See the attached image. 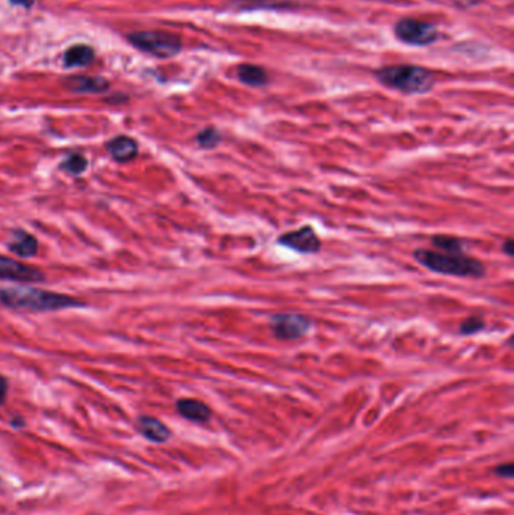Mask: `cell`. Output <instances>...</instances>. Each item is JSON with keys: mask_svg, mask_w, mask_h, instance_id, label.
Masks as SVG:
<instances>
[{"mask_svg": "<svg viewBox=\"0 0 514 515\" xmlns=\"http://www.w3.org/2000/svg\"><path fill=\"white\" fill-rule=\"evenodd\" d=\"M0 304L13 309L53 312L85 306L80 300L34 287H0Z\"/></svg>", "mask_w": 514, "mask_h": 515, "instance_id": "obj_1", "label": "cell"}, {"mask_svg": "<svg viewBox=\"0 0 514 515\" xmlns=\"http://www.w3.org/2000/svg\"><path fill=\"white\" fill-rule=\"evenodd\" d=\"M415 259L423 267L433 273L456 278H474L480 279L486 276V266L480 259L472 258L466 254H444L439 250L418 249L413 252Z\"/></svg>", "mask_w": 514, "mask_h": 515, "instance_id": "obj_2", "label": "cell"}, {"mask_svg": "<svg viewBox=\"0 0 514 515\" xmlns=\"http://www.w3.org/2000/svg\"><path fill=\"white\" fill-rule=\"evenodd\" d=\"M375 77L382 85L404 93H425L435 86V74L423 67L392 65L380 68Z\"/></svg>", "mask_w": 514, "mask_h": 515, "instance_id": "obj_3", "label": "cell"}, {"mask_svg": "<svg viewBox=\"0 0 514 515\" xmlns=\"http://www.w3.org/2000/svg\"><path fill=\"white\" fill-rule=\"evenodd\" d=\"M129 43L138 50L151 56L167 59L180 53L183 44L181 39L174 34L159 32V30H141L131 32L127 37Z\"/></svg>", "mask_w": 514, "mask_h": 515, "instance_id": "obj_4", "label": "cell"}, {"mask_svg": "<svg viewBox=\"0 0 514 515\" xmlns=\"http://www.w3.org/2000/svg\"><path fill=\"white\" fill-rule=\"evenodd\" d=\"M312 329V320L300 313H276L270 318V330L276 339L297 341Z\"/></svg>", "mask_w": 514, "mask_h": 515, "instance_id": "obj_5", "label": "cell"}, {"mask_svg": "<svg viewBox=\"0 0 514 515\" xmlns=\"http://www.w3.org/2000/svg\"><path fill=\"white\" fill-rule=\"evenodd\" d=\"M397 38L411 46H428L439 38L435 25L418 22L413 18H403L395 25Z\"/></svg>", "mask_w": 514, "mask_h": 515, "instance_id": "obj_6", "label": "cell"}, {"mask_svg": "<svg viewBox=\"0 0 514 515\" xmlns=\"http://www.w3.org/2000/svg\"><path fill=\"white\" fill-rule=\"evenodd\" d=\"M278 243L287 249H291L295 252H299V254H305V255L319 254L321 249V241L319 235L316 234V230H314V228L309 225L282 234L278 238Z\"/></svg>", "mask_w": 514, "mask_h": 515, "instance_id": "obj_7", "label": "cell"}, {"mask_svg": "<svg viewBox=\"0 0 514 515\" xmlns=\"http://www.w3.org/2000/svg\"><path fill=\"white\" fill-rule=\"evenodd\" d=\"M0 279L13 282H43L44 275L35 267L0 255Z\"/></svg>", "mask_w": 514, "mask_h": 515, "instance_id": "obj_8", "label": "cell"}, {"mask_svg": "<svg viewBox=\"0 0 514 515\" xmlns=\"http://www.w3.org/2000/svg\"><path fill=\"white\" fill-rule=\"evenodd\" d=\"M64 85L76 93H103L109 89L110 83L100 76H71Z\"/></svg>", "mask_w": 514, "mask_h": 515, "instance_id": "obj_9", "label": "cell"}, {"mask_svg": "<svg viewBox=\"0 0 514 515\" xmlns=\"http://www.w3.org/2000/svg\"><path fill=\"white\" fill-rule=\"evenodd\" d=\"M176 412L191 422L204 424L212 417V410L203 401L192 398H183L176 401Z\"/></svg>", "mask_w": 514, "mask_h": 515, "instance_id": "obj_10", "label": "cell"}, {"mask_svg": "<svg viewBox=\"0 0 514 515\" xmlns=\"http://www.w3.org/2000/svg\"><path fill=\"white\" fill-rule=\"evenodd\" d=\"M106 148L112 155V159L121 163H127L133 160L139 152L138 142L129 138V136H117V138L108 142Z\"/></svg>", "mask_w": 514, "mask_h": 515, "instance_id": "obj_11", "label": "cell"}, {"mask_svg": "<svg viewBox=\"0 0 514 515\" xmlns=\"http://www.w3.org/2000/svg\"><path fill=\"white\" fill-rule=\"evenodd\" d=\"M9 250L14 252L17 256L22 258H32L38 252V241L34 235H30L26 230L15 229L11 234V241H9Z\"/></svg>", "mask_w": 514, "mask_h": 515, "instance_id": "obj_12", "label": "cell"}, {"mask_svg": "<svg viewBox=\"0 0 514 515\" xmlns=\"http://www.w3.org/2000/svg\"><path fill=\"white\" fill-rule=\"evenodd\" d=\"M138 428L143 437H146L150 441H154V443H165V441H167L171 437V431L155 417L150 416L139 417Z\"/></svg>", "mask_w": 514, "mask_h": 515, "instance_id": "obj_13", "label": "cell"}, {"mask_svg": "<svg viewBox=\"0 0 514 515\" xmlns=\"http://www.w3.org/2000/svg\"><path fill=\"white\" fill-rule=\"evenodd\" d=\"M94 59H96V51L91 46L86 44H76L71 46L64 55L65 67L68 68H82L91 65Z\"/></svg>", "mask_w": 514, "mask_h": 515, "instance_id": "obj_14", "label": "cell"}, {"mask_svg": "<svg viewBox=\"0 0 514 515\" xmlns=\"http://www.w3.org/2000/svg\"><path fill=\"white\" fill-rule=\"evenodd\" d=\"M237 77L241 83L249 86H264L269 82V76L264 68L250 64L240 65L237 68Z\"/></svg>", "mask_w": 514, "mask_h": 515, "instance_id": "obj_15", "label": "cell"}, {"mask_svg": "<svg viewBox=\"0 0 514 515\" xmlns=\"http://www.w3.org/2000/svg\"><path fill=\"white\" fill-rule=\"evenodd\" d=\"M432 245L444 254H465V243L457 237L451 235H435L432 237Z\"/></svg>", "mask_w": 514, "mask_h": 515, "instance_id": "obj_16", "label": "cell"}, {"mask_svg": "<svg viewBox=\"0 0 514 515\" xmlns=\"http://www.w3.org/2000/svg\"><path fill=\"white\" fill-rule=\"evenodd\" d=\"M88 167V162L85 157L77 152H72L70 155H67L64 160L60 163V169H64L68 174L72 175H80L82 172H85V169Z\"/></svg>", "mask_w": 514, "mask_h": 515, "instance_id": "obj_17", "label": "cell"}, {"mask_svg": "<svg viewBox=\"0 0 514 515\" xmlns=\"http://www.w3.org/2000/svg\"><path fill=\"white\" fill-rule=\"evenodd\" d=\"M220 142H222V134H220L219 130L214 127L204 129L203 131H199L196 134V143L201 146L203 150H213Z\"/></svg>", "mask_w": 514, "mask_h": 515, "instance_id": "obj_18", "label": "cell"}, {"mask_svg": "<svg viewBox=\"0 0 514 515\" xmlns=\"http://www.w3.org/2000/svg\"><path fill=\"white\" fill-rule=\"evenodd\" d=\"M484 327H486V321L482 320V317H469L460 324L458 333L461 336H472V334H477L481 330H484Z\"/></svg>", "mask_w": 514, "mask_h": 515, "instance_id": "obj_19", "label": "cell"}, {"mask_svg": "<svg viewBox=\"0 0 514 515\" xmlns=\"http://www.w3.org/2000/svg\"><path fill=\"white\" fill-rule=\"evenodd\" d=\"M495 473L502 478H513L514 475V466L511 464V462H508V464H502V466H498L495 469Z\"/></svg>", "mask_w": 514, "mask_h": 515, "instance_id": "obj_20", "label": "cell"}, {"mask_svg": "<svg viewBox=\"0 0 514 515\" xmlns=\"http://www.w3.org/2000/svg\"><path fill=\"white\" fill-rule=\"evenodd\" d=\"M8 395V382L4 375H0V404L5 403Z\"/></svg>", "mask_w": 514, "mask_h": 515, "instance_id": "obj_21", "label": "cell"}, {"mask_svg": "<svg viewBox=\"0 0 514 515\" xmlns=\"http://www.w3.org/2000/svg\"><path fill=\"white\" fill-rule=\"evenodd\" d=\"M513 247H514V241L511 238H508L506 243L502 245V250L503 254H506L507 256H513Z\"/></svg>", "mask_w": 514, "mask_h": 515, "instance_id": "obj_22", "label": "cell"}, {"mask_svg": "<svg viewBox=\"0 0 514 515\" xmlns=\"http://www.w3.org/2000/svg\"><path fill=\"white\" fill-rule=\"evenodd\" d=\"M9 2H11L15 6H23V8L27 9V8H30L35 4V0H9Z\"/></svg>", "mask_w": 514, "mask_h": 515, "instance_id": "obj_23", "label": "cell"}]
</instances>
